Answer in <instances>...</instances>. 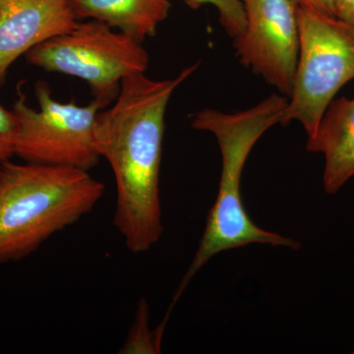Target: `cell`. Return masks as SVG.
Segmentation results:
<instances>
[{
  "mask_svg": "<svg viewBox=\"0 0 354 354\" xmlns=\"http://www.w3.org/2000/svg\"><path fill=\"white\" fill-rule=\"evenodd\" d=\"M198 65L169 80L132 74L121 83L115 104L97 114V152L108 160L115 180L114 227L132 253L150 250L164 232L160 171L165 111L176 88Z\"/></svg>",
  "mask_w": 354,
  "mask_h": 354,
  "instance_id": "cell-1",
  "label": "cell"
},
{
  "mask_svg": "<svg viewBox=\"0 0 354 354\" xmlns=\"http://www.w3.org/2000/svg\"><path fill=\"white\" fill-rule=\"evenodd\" d=\"M288 97L272 95L253 108L227 113L213 109L198 111L191 125L212 133L221 155L218 196L207 218L206 227L197 252L174 293L171 306L183 297L193 278L216 254L248 244L299 249L301 243L290 237L267 232L249 218L242 203V174L251 151L266 131L281 124Z\"/></svg>",
  "mask_w": 354,
  "mask_h": 354,
  "instance_id": "cell-2",
  "label": "cell"
},
{
  "mask_svg": "<svg viewBox=\"0 0 354 354\" xmlns=\"http://www.w3.org/2000/svg\"><path fill=\"white\" fill-rule=\"evenodd\" d=\"M104 194V184L88 171L7 160L0 165V264L31 255Z\"/></svg>",
  "mask_w": 354,
  "mask_h": 354,
  "instance_id": "cell-3",
  "label": "cell"
},
{
  "mask_svg": "<svg viewBox=\"0 0 354 354\" xmlns=\"http://www.w3.org/2000/svg\"><path fill=\"white\" fill-rule=\"evenodd\" d=\"M297 17V70L281 124L297 121L311 137L339 91L354 79V26L304 7Z\"/></svg>",
  "mask_w": 354,
  "mask_h": 354,
  "instance_id": "cell-4",
  "label": "cell"
},
{
  "mask_svg": "<svg viewBox=\"0 0 354 354\" xmlns=\"http://www.w3.org/2000/svg\"><path fill=\"white\" fill-rule=\"evenodd\" d=\"M30 64L81 79L94 100L106 106L116 100L127 77L146 72L148 53L136 39L97 20L78 22L73 29L32 48Z\"/></svg>",
  "mask_w": 354,
  "mask_h": 354,
  "instance_id": "cell-5",
  "label": "cell"
},
{
  "mask_svg": "<svg viewBox=\"0 0 354 354\" xmlns=\"http://www.w3.org/2000/svg\"><path fill=\"white\" fill-rule=\"evenodd\" d=\"M35 94L38 109L30 106L24 95L13 106L18 118L15 156L32 164L90 171L101 160L95 128L97 114L106 104L97 100L83 106L55 101L50 86L41 80L36 83Z\"/></svg>",
  "mask_w": 354,
  "mask_h": 354,
  "instance_id": "cell-6",
  "label": "cell"
},
{
  "mask_svg": "<svg viewBox=\"0 0 354 354\" xmlns=\"http://www.w3.org/2000/svg\"><path fill=\"white\" fill-rule=\"evenodd\" d=\"M246 24L234 39L239 62L290 97L299 50L293 0H242Z\"/></svg>",
  "mask_w": 354,
  "mask_h": 354,
  "instance_id": "cell-7",
  "label": "cell"
},
{
  "mask_svg": "<svg viewBox=\"0 0 354 354\" xmlns=\"http://www.w3.org/2000/svg\"><path fill=\"white\" fill-rule=\"evenodd\" d=\"M78 22L70 0H0V88L18 58Z\"/></svg>",
  "mask_w": 354,
  "mask_h": 354,
  "instance_id": "cell-8",
  "label": "cell"
},
{
  "mask_svg": "<svg viewBox=\"0 0 354 354\" xmlns=\"http://www.w3.org/2000/svg\"><path fill=\"white\" fill-rule=\"evenodd\" d=\"M306 150L325 158L323 187L334 195L354 176V99L333 100Z\"/></svg>",
  "mask_w": 354,
  "mask_h": 354,
  "instance_id": "cell-9",
  "label": "cell"
},
{
  "mask_svg": "<svg viewBox=\"0 0 354 354\" xmlns=\"http://www.w3.org/2000/svg\"><path fill=\"white\" fill-rule=\"evenodd\" d=\"M77 19L100 21L139 43L167 19L171 0H70Z\"/></svg>",
  "mask_w": 354,
  "mask_h": 354,
  "instance_id": "cell-10",
  "label": "cell"
},
{
  "mask_svg": "<svg viewBox=\"0 0 354 354\" xmlns=\"http://www.w3.org/2000/svg\"><path fill=\"white\" fill-rule=\"evenodd\" d=\"M169 307L165 318L157 329H150V311L145 298L140 300L137 306L136 316L131 330L128 334L127 339L120 348V353L123 354H155L160 353L162 335L171 313Z\"/></svg>",
  "mask_w": 354,
  "mask_h": 354,
  "instance_id": "cell-11",
  "label": "cell"
},
{
  "mask_svg": "<svg viewBox=\"0 0 354 354\" xmlns=\"http://www.w3.org/2000/svg\"><path fill=\"white\" fill-rule=\"evenodd\" d=\"M192 10L204 6H213L218 13L221 27L230 38L234 39L243 32L246 18L242 0H183Z\"/></svg>",
  "mask_w": 354,
  "mask_h": 354,
  "instance_id": "cell-12",
  "label": "cell"
},
{
  "mask_svg": "<svg viewBox=\"0 0 354 354\" xmlns=\"http://www.w3.org/2000/svg\"><path fill=\"white\" fill-rule=\"evenodd\" d=\"M17 134V116L0 104V165L15 156Z\"/></svg>",
  "mask_w": 354,
  "mask_h": 354,
  "instance_id": "cell-13",
  "label": "cell"
},
{
  "mask_svg": "<svg viewBox=\"0 0 354 354\" xmlns=\"http://www.w3.org/2000/svg\"><path fill=\"white\" fill-rule=\"evenodd\" d=\"M298 7L312 9L324 15L337 17L335 0H293Z\"/></svg>",
  "mask_w": 354,
  "mask_h": 354,
  "instance_id": "cell-14",
  "label": "cell"
},
{
  "mask_svg": "<svg viewBox=\"0 0 354 354\" xmlns=\"http://www.w3.org/2000/svg\"><path fill=\"white\" fill-rule=\"evenodd\" d=\"M337 17L354 26V0H335Z\"/></svg>",
  "mask_w": 354,
  "mask_h": 354,
  "instance_id": "cell-15",
  "label": "cell"
},
{
  "mask_svg": "<svg viewBox=\"0 0 354 354\" xmlns=\"http://www.w3.org/2000/svg\"><path fill=\"white\" fill-rule=\"evenodd\" d=\"M353 353L354 354V349H353Z\"/></svg>",
  "mask_w": 354,
  "mask_h": 354,
  "instance_id": "cell-16",
  "label": "cell"
}]
</instances>
